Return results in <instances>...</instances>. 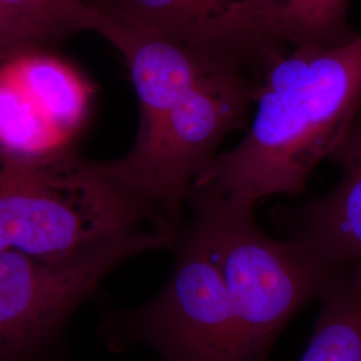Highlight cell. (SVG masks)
Masks as SVG:
<instances>
[{"label":"cell","mask_w":361,"mask_h":361,"mask_svg":"<svg viewBox=\"0 0 361 361\" xmlns=\"http://www.w3.org/2000/svg\"><path fill=\"white\" fill-rule=\"evenodd\" d=\"M255 104L245 138L207 165L192 193L256 205L304 192L361 110V34L334 49L285 54L267 71Z\"/></svg>","instance_id":"6da1fadb"},{"label":"cell","mask_w":361,"mask_h":361,"mask_svg":"<svg viewBox=\"0 0 361 361\" xmlns=\"http://www.w3.org/2000/svg\"><path fill=\"white\" fill-rule=\"evenodd\" d=\"M147 229L177 233L101 162L77 153L40 165L0 161V253L66 259Z\"/></svg>","instance_id":"7a4b0ae2"},{"label":"cell","mask_w":361,"mask_h":361,"mask_svg":"<svg viewBox=\"0 0 361 361\" xmlns=\"http://www.w3.org/2000/svg\"><path fill=\"white\" fill-rule=\"evenodd\" d=\"M188 205V225L219 267L252 359L269 360L285 325L320 298L335 269L262 232L252 204L192 193Z\"/></svg>","instance_id":"3957f363"},{"label":"cell","mask_w":361,"mask_h":361,"mask_svg":"<svg viewBox=\"0 0 361 361\" xmlns=\"http://www.w3.org/2000/svg\"><path fill=\"white\" fill-rule=\"evenodd\" d=\"M267 73L221 66L202 78L128 154L101 162L104 171L178 231L194 180L222 141L244 128Z\"/></svg>","instance_id":"277c9868"},{"label":"cell","mask_w":361,"mask_h":361,"mask_svg":"<svg viewBox=\"0 0 361 361\" xmlns=\"http://www.w3.org/2000/svg\"><path fill=\"white\" fill-rule=\"evenodd\" d=\"M168 284L150 302L107 312L98 336L111 352L146 345L162 361H255L216 262L180 225Z\"/></svg>","instance_id":"5b68a950"},{"label":"cell","mask_w":361,"mask_h":361,"mask_svg":"<svg viewBox=\"0 0 361 361\" xmlns=\"http://www.w3.org/2000/svg\"><path fill=\"white\" fill-rule=\"evenodd\" d=\"M176 234L147 229L66 259L0 253V361H62L66 329L104 277L143 252L171 247Z\"/></svg>","instance_id":"8992f818"},{"label":"cell","mask_w":361,"mask_h":361,"mask_svg":"<svg viewBox=\"0 0 361 361\" xmlns=\"http://www.w3.org/2000/svg\"><path fill=\"white\" fill-rule=\"evenodd\" d=\"M92 98L90 82L49 50L0 62V161L40 165L75 154Z\"/></svg>","instance_id":"52a82bcc"},{"label":"cell","mask_w":361,"mask_h":361,"mask_svg":"<svg viewBox=\"0 0 361 361\" xmlns=\"http://www.w3.org/2000/svg\"><path fill=\"white\" fill-rule=\"evenodd\" d=\"M101 23L131 27L219 61L268 70L285 50L258 35L250 0H82ZM95 28V32H97Z\"/></svg>","instance_id":"ba28073f"},{"label":"cell","mask_w":361,"mask_h":361,"mask_svg":"<svg viewBox=\"0 0 361 361\" xmlns=\"http://www.w3.org/2000/svg\"><path fill=\"white\" fill-rule=\"evenodd\" d=\"M332 158L343 168L335 189L301 207H276L271 221L284 240L340 269L361 264V110Z\"/></svg>","instance_id":"9c48e42d"},{"label":"cell","mask_w":361,"mask_h":361,"mask_svg":"<svg viewBox=\"0 0 361 361\" xmlns=\"http://www.w3.org/2000/svg\"><path fill=\"white\" fill-rule=\"evenodd\" d=\"M350 0H250L261 38L284 49H334L356 38L348 26Z\"/></svg>","instance_id":"30bf717a"},{"label":"cell","mask_w":361,"mask_h":361,"mask_svg":"<svg viewBox=\"0 0 361 361\" xmlns=\"http://www.w3.org/2000/svg\"><path fill=\"white\" fill-rule=\"evenodd\" d=\"M300 361H361V264L336 269Z\"/></svg>","instance_id":"8fae6325"},{"label":"cell","mask_w":361,"mask_h":361,"mask_svg":"<svg viewBox=\"0 0 361 361\" xmlns=\"http://www.w3.org/2000/svg\"><path fill=\"white\" fill-rule=\"evenodd\" d=\"M0 23L34 49H46L80 31H95L97 18L82 0H0Z\"/></svg>","instance_id":"7c38bea8"},{"label":"cell","mask_w":361,"mask_h":361,"mask_svg":"<svg viewBox=\"0 0 361 361\" xmlns=\"http://www.w3.org/2000/svg\"><path fill=\"white\" fill-rule=\"evenodd\" d=\"M27 50H37L28 46L22 39L15 37L6 27L0 23V62L13 56L18 52L27 51Z\"/></svg>","instance_id":"4fadbf2b"}]
</instances>
